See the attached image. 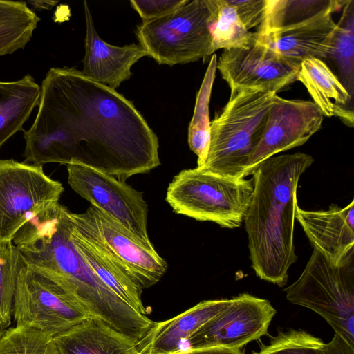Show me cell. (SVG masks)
I'll list each match as a JSON object with an SVG mask.
<instances>
[{
  "label": "cell",
  "mask_w": 354,
  "mask_h": 354,
  "mask_svg": "<svg viewBox=\"0 0 354 354\" xmlns=\"http://www.w3.org/2000/svg\"><path fill=\"white\" fill-rule=\"evenodd\" d=\"M24 162L82 164L125 181L160 165L158 139L131 101L75 68H51Z\"/></svg>",
  "instance_id": "1"
},
{
  "label": "cell",
  "mask_w": 354,
  "mask_h": 354,
  "mask_svg": "<svg viewBox=\"0 0 354 354\" xmlns=\"http://www.w3.org/2000/svg\"><path fill=\"white\" fill-rule=\"evenodd\" d=\"M69 213L53 204L24 225L12 243L26 263L60 277L91 317L140 341L154 322L115 295L86 264L71 238Z\"/></svg>",
  "instance_id": "2"
},
{
  "label": "cell",
  "mask_w": 354,
  "mask_h": 354,
  "mask_svg": "<svg viewBox=\"0 0 354 354\" xmlns=\"http://www.w3.org/2000/svg\"><path fill=\"white\" fill-rule=\"evenodd\" d=\"M314 159L297 152L272 156L253 171V191L243 219L252 267L261 279L285 286L297 259L294 245L297 189Z\"/></svg>",
  "instance_id": "3"
},
{
  "label": "cell",
  "mask_w": 354,
  "mask_h": 354,
  "mask_svg": "<svg viewBox=\"0 0 354 354\" xmlns=\"http://www.w3.org/2000/svg\"><path fill=\"white\" fill-rule=\"evenodd\" d=\"M276 95L260 89L230 93L228 102L210 122L208 156L200 167L225 176L245 178L248 162L262 137Z\"/></svg>",
  "instance_id": "4"
},
{
  "label": "cell",
  "mask_w": 354,
  "mask_h": 354,
  "mask_svg": "<svg viewBox=\"0 0 354 354\" xmlns=\"http://www.w3.org/2000/svg\"><path fill=\"white\" fill-rule=\"evenodd\" d=\"M252 191V179L225 176L197 167L174 176L166 201L178 214L234 229L243 222Z\"/></svg>",
  "instance_id": "5"
},
{
  "label": "cell",
  "mask_w": 354,
  "mask_h": 354,
  "mask_svg": "<svg viewBox=\"0 0 354 354\" xmlns=\"http://www.w3.org/2000/svg\"><path fill=\"white\" fill-rule=\"evenodd\" d=\"M12 315L17 326L34 328L52 337L91 317L60 277L24 259L18 274Z\"/></svg>",
  "instance_id": "6"
},
{
  "label": "cell",
  "mask_w": 354,
  "mask_h": 354,
  "mask_svg": "<svg viewBox=\"0 0 354 354\" xmlns=\"http://www.w3.org/2000/svg\"><path fill=\"white\" fill-rule=\"evenodd\" d=\"M283 290L289 301L321 315L354 348V260L334 266L313 249L300 277Z\"/></svg>",
  "instance_id": "7"
},
{
  "label": "cell",
  "mask_w": 354,
  "mask_h": 354,
  "mask_svg": "<svg viewBox=\"0 0 354 354\" xmlns=\"http://www.w3.org/2000/svg\"><path fill=\"white\" fill-rule=\"evenodd\" d=\"M211 15L209 0L189 1L165 16L138 26L139 44L159 64L205 60L212 55Z\"/></svg>",
  "instance_id": "8"
},
{
  "label": "cell",
  "mask_w": 354,
  "mask_h": 354,
  "mask_svg": "<svg viewBox=\"0 0 354 354\" xmlns=\"http://www.w3.org/2000/svg\"><path fill=\"white\" fill-rule=\"evenodd\" d=\"M69 216L75 228L106 254L142 290L156 284L167 263L156 252L121 224L91 205L85 212Z\"/></svg>",
  "instance_id": "9"
},
{
  "label": "cell",
  "mask_w": 354,
  "mask_h": 354,
  "mask_svg": "<svg viewBox=\"0 0 354 354\" xmlns=\"http://www.w3.org/2000/svg\"><path fill=\"white\" fill-rule=\"evenodd\" d=\"M63 192L42 165L0 158V243L12 241L30 219L58 203Z\"/></svg>",
  "instance_id": "10"
},
{
  "label": "cell",
  "mask_w": 354,
  "mask_h": 354,
  "mask_svg": "<svg viewBox=\"0 0 354 354\" xmlns=\"http://www.w3.org/2000/svg\"><path fill=\"white\" fill-rule=\"evenodd\" d=\"M68 183L81 197L149 246L147 205L142 194L105 172L77 162L66 165Z\"/></svg>",
  "instance_id": "11"
},
{
  "label": "cell",
  "mask_w": 354,
  "mask_h": 354,
  "mask_svg": "<svg viewBox=\"0 0 354 354\" xmlns=\"http://www.w3.org/2000/svg\"><path fill=\"white\" fill-rule=\"evenodd\" d=\"M276 313L269 301L240 294L186 340L188 348L240 349L267 334Z\"/></svg>",
  "instance_id": "12"
},
{
  "label": "cell",
  "mask_w": 354,
  "mask_h": 354,
  "mask_svg": "<svg viewBox=\"0 0 354 354\" xmlns=\"http://www.w3.org/2000/svg\"><path fill=\"white\" fill-rule=\"evenodd\" d=\"M299 68L257 37L247 46L223 50L216 64L230 93L260 89L277 93L297 81Z\"/></svg>",
  "instance_id": "13"
},
{
  "label": "cell",
  "mask_w": 354,
  "mask_h": 354,
  "mask_svg": "<svg viewBox=\"0 0 354 354\" xmlns=\"http://www.w3.org/2000/svg\"><path fill=\"white\" fill-rule=\"evenodd\" d=\"M323 118L312 101L287 100L276 95L262 137L249 159L244 177L252 175L263 161L306 142L319 130Z\"/></svg>",
  "instance_id": "14"
},
{
  "label": "cell",
  "mask_w": 354,
  "mask_h": 354,
  "mask_svg": "<svg viewBox=\"0 0 354 354\" xmlns=\"http://www.w3.org/2000/svg\"><path fill=\"white\" fill-rule=\"evenodd\" d=\"M347 2L337 1L306 20L260 35L255 32L256 37L294 64L300 65L309 58L324 61L330 53L337 28L333 13Z\"/></svg>",
  "instance_id": "15"
},
{
  "label": "cell",
  "mask_w": 354,
  "mask_h": 354,
  "mask_svg": "<svg viewBox=\"0 0 354 354\" xmlns=\"http://www.w3.org/2000/svg\"><path fill=\"white\" fill-rule=\"evenodd\" d=\"M295 218L313 247L334 266L354 260V200L344 207L308 211L297 207Z\"/></svg>",
  "instance_id": "16"
},
{
  "label": "cell",
  "mask_w": 354,
  "mask_h": 354,
  "mask_svg": "<svg viewBox=\"0 0 354 354\" xmlns=\"http://www.w3.org/2000/svg\"><path fill=\"white\" fill-rule=\"evenodd\" d=\"M86 21L85 54L82 73L89 79L116 89L131 76V66L147 56L140 44L111 45L98 35L90 9L84 1Z\"/></svg>",
  "instance_id": "17"
},
{
  "label": "cell",
  "mask_w": 354,
  "mask_h": 354,
  "mask_svg": "<svg viewBox=\"0 0 354 354\" xmlns=\"http://www.w3.org/2000/svg\"><path fill=\"white\" fill-rule=\"evenodd\" d=\"M230 299L203 301L166 321L154 322L139 341L140 354H172L180 344L227 306Z\"/></svg>",
  "instance_id": "18"
},
{
  "label": "cell",
  "mask_w": 354,
  "mask_h": 354,
  "mask_svg": "<svg viewBox=\"0 0 354 354\" xmlns=\"http://www.w3.org/2000/svg\"><path fill=\"white\" fill-rule=\"evenodd\" d=\"M60 354H140L138 340L90 317L53 337Z\"/></svg>",
  "instance_id": "19"
},
{
  "label": "cell",
  "mask_w": 354,
  "mask_h": 354,
  "mask_svg": "<svg viewBox=\"0 0 354 354\" xmlns=\"http://www.w3.org/2000/svg\"><path fill=\"white\" fill-rule=\"evenodd\" d=\"M297 80L305 86L323 116L338 117L353 127V111L349 108L352 96L325 62L316 58L304 60Z\"/></svg>",
  "instance_id": "20"
},
{
  "label": "cell",
  "mask_w": 354,
  "mask_h": 354,
  "mask_svg": "<svg viewBox=\"0 0 354 354\" xmlns=\"http://www.w3.org/2000/svg\"><path fill=\"white\" fill-rule=\"evenodd\" d=\"M71 219V218H70ZM71 238L86 264L115 295L139 313L147 316L137 286L106 254L82 236L71 220Z\"/></svg>",
  "instance_id": "21"
},
{
  "label": "cell",
  "mask_w": 354,
  "mask_h": 354,
  "mask_svg": "<svg viewBox=\"0 0 354 354\" xmlns=\"http://www.w3.org/2000/svg\"><path fill=\"white\" fill-rule=\"evenodd\" d=\"M41 86L28 74L12 81H0V149L23 126L38 106Z\"/></svg>",
  "instance_id": "22"
},
{
  "label": "cell",
  "mask_w": 354,
  "mask_h": 354,
  "mask_svg": "<svg viewBox=\"0 0 354 354\" xmlns=\"http://www.w3.org/2000/svg\"><path fill=\"white\" fill-rule=\"evenodd\" d=\"M39 21L27 2L0 0V57L24 48Z\"/></svg>",
  "instance_id": "23"
},
{
  "label": "cell",
  "mask_w": 354,
  "mask_h": 354,
  "mask_svg": "<svg viewBox=\"0 0 354 354\" xmlns=\"http://www.w3.org/2000/svg\"><path fill=\"white\" fill-rule=\"evenodd\" d=\"M217 57L213 55L197 93L192 119L188 129L190 149L197 156V167L205 164L210 145L209 102L216 75Z\"/></svg>",
  "instance_id": "24"
},
{
  "label": "cell",
  "mask_w": 354,
  "mask_h": 354,
  "mask_svg": "<svg viewBox=\"0 0 354 354\" xmlns=\"http://www.w3.org/2000/svg\"><path fill=\"white\" fill-rule=\"evenodd\" d=\"M209 2L212 54L218 49L247 46L255 39V32L246 29L227 0H209Z\"/></svg>",
  "instance_id": "25"
},
{
  "label": "cell",
  "mask_w": 354,
  "mask_h": 354,
  "mask_svg": "<svg viewBox=\"0 0 354 354\" xmlns=\"http://www.w3.org/2000/svg\"><path fill=\"white\" fill-rule=\"evenodd\" d=\"M354 1H348L337 23L332 47L325 60H330L336 76L351 96L354 82Z\"/></svg>",
  "instance_id": "26"
},
{
  "label": "cell",
  "mask_w": 354,
  "mask_h": 354,
  "mask_svg": "<svg viewBox=\"0 0 354 354\" xmlns=\"http://www.w3.org/2000/svg\"><path fill=\"white\" fill-rule=\"evenodd\" d=\"M335 0H267L265 17L255 32L260 35L306 20L333 6Z\"/></svg>",
  "instance_id": "27"
},
{
  "label": "cell",
  "mask_w": 354,
  "mask_h": 354,
  "mask_svg": "<svg viewBox=\"0 0 354 354\" xmlns=\"http://www.w3.org/2000/svg\"><path fill=\"white\" fill-rule=\"evenodd\" d=\"M23 257L12 241L0 243V327L11 323L14 296Z\"/></svg>",
  "instance_id": "28"
},
{
  "label": "cell",
  "mask_w": 354,
  "mask_h": 354,
  "mask_svg": "<svg viewBox=\"0 0 354 354\" xmlns=\"http://www.w3.org/2000/svg\"><path fill=\"white\" fill-rule=\"evenodd\" d=\"M0 354H60L53 337L24 326L3 330L0 336Z\"/></svg>",
  "instance_id": "29"
},
{
  "label": "cell",
  "mask_w": 354,
  "mask_h": 354,
  "mask_svg": "<svg viewBox=\"0 0 354 354\" xmlns=\"http://www.w3.org/2000/svg\"><path fill=\"white\" fill-rule=\"evenodd\" d=\"M252 354H326L324 342L303 330L279 332Z\"/></svg>",
  "instance_id": "30"
},
{
  "label": "cell",
  "mask_w": 354,
  "mask_h": 354,
  "mask_svg": "<svg viewBox=\"0 0 354 354\" xmlns=\"http://www.w3.org/2000/svg\"><path fill=\"white\" fill-rule=\"evenodd\" d=\"M189 0H131V7L138 13L143 21H151L165 16Z\"/></svg>",
  "instance_id": "31"
},
{
  "label": "cell",
  "mask_w": 354,
  "mask_h": 354,
  "mask_svg": "<svg viewBox=\"0 0 354 354\" xmlns=\"http://www.w3.org/2000/svg\"><path fill=\"white\" fill-rule=\"evenodd\" d=\"M235 10L239 18L248 30L258 29L266 12L267 0H227Z\"/></svg>",
  "instance_id": "32"
},
{
  "label": "cell",
  "mask_w": 354,
  "mask_h": 354,
  "mask_svg": "<svg viewBox=\"0 0 354 354\" xmlns=\"http://www.w3.org/2000/svg\"><path fill=\"white\" fill-rule=\"evenodd\" d=\"M326 354H354V348L335 333L330 342L325 344Z\"/></svg>",
  "instance_id": "33"
},
{
  "label": "cell",
  "mask_w": 354,
  "mask_h": 354,
  "mask_svg": "<svg viewBox=\"0 0 354 354\" xmlns=\"http://www.w3.org/2000/svg\"><path fill=\"white\" fill-rule=\"evenodd\" d=\"M172 354H243L239 348L211 347L202 348H186L179 350Z\"/></svg>",
  "instance_id": "34"
},
{
  "label": "cell",
  "mask_w": 354,
  "mask_h": 354,
  "mask_svg": "<svg viewBox=\"0 0 354 354\" xmlns=\"http://www.w3.org/2000/svg\"><path fill=\"white\" fill-rule=\"evenodd\" d=\"M59 1H28L35 10H49L54 7Z\"/></svg>",
  "instance_id": "35"
},
{
  "label": "cell",
  "mask_w": 354,
  "mask_h": 354,
  "mask_svg": "<svg viewBox=\"0 0 354 354\" xmlns=\"http://www.w3.org/2000/svg\"><path fill=\"white\" fill-rule=\"evenodd\" d=\"M3 330H4V329H3L2 328L0 327V336L2 334V333L3 332Z\"/></svg>",
  "instance_id": "36"
}]
</instances>
